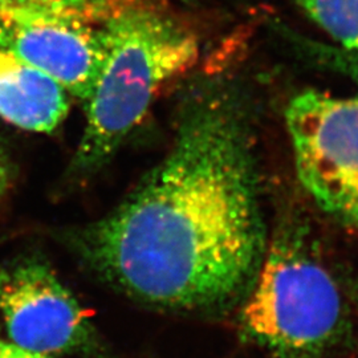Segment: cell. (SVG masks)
Masks as SVG:
<instances>
[{
	"label": "cell",
	"mask_w": 358,
	"mask_h": 358,
	"mask_svg": "<svg viewBox=\"0 0 358 358\" xmlns=\"http://www.w3.org/2000/svg\"><path fill=\"white\" fill-rule=\"evenodd\" d=\"M321 52L331 60L329 64L343 71L358 87V51H346L336 47L327 51L324 47Z\"/></svg>",
	"instance_id": "cell-10"
},
{
	"label": "cell",
	"mask_w": 358,
	"mask_h": 358,
	"mask_svg": "<svg viewBox=\"0 0 358 358\" xmlns=\"http://www.w3.org/2000/svg\"><path fill=\"white\" fill-rule=\"evenodd\" d=\"M108 0H0V8H26L100 16Z\"/></svg>",
	"instance_id": "cell-9"
},
{
	"label": "cell",
	"mask_w": 358,
	"mask_h": 358,
	"mask_svg": "<svg viewBox=\"0 0 358 358\" xmlns=\"http://www.w3.org/2000/svg\"><path fill=\"white\" fill-rule=\"evenodd\" d=\"M0 51L38 68L85 103L103 62L99 16L0 8Z\"/></svg>",
	"instance_id": "cell-6"
},
{
	"label": "cell",
	"mask_w": 358,
	"mask_h": 358,
	"mask_svg": "<svg viewBox=\"0 0 358 358\" xmlns=\"http://www.w3.org/2000/svg\"><path fill=\"white\" fill-rule=\"evenodd\" d=\"M0 358H55L53 356L40 355L35 352H29L26 349L17 348L10 343L0 341Z\"/></svg>",
	"instance_id": "cell-11"
},
{
	"label": "cell",
	"mask_w": 358,
	"mask_h": 358,
	"mask_svg": "<svg viewBox=\"0 0 358 358\" xmlns=\"http://www.w3.org/2000/svg\"><path fill=\"white\" fill-rule=\"evenodd\" d=\"M287 130L301 185L345 217L358 206V99L307 90L289 103Z\"/></svg>",
	"instance_id": "cell-4"
},
{
	"label": "cell",
	"mask_w": 358,
	"mask_h": 358,
	"mask_svg": "<svg viewBox=\"0 0 358 358\" xmlns=\"http://www.w3.org/2000/svg\"><path fill=\"white\" fill-rule=\"evenodd\" d=\"M4 189H6V183H0V199H1V195L4 192Z\"/></svg>",
	"instance_id": "cell-14"
},
{
	"label": "cell",
	"mask_w": 358,
	"mask_h": 358,
	"mask_svg": "<svg viewBox=\"0 0 358 358\" xmlns=\"http://www.w3.org/2000/svg\"><path fill=\"white\" fill-rule=\"evenodd\" d=\"M103 62L85 108L72 173L87 176L113 157L155 96L199 56L196 35L149 0H108L99 16Z\"/></svg>",
	"instance_id": "cell-2"
},
{
	"label": "cell",
	"mask_w": 358,
	"mask_h": 358,
	"mask_svg": "<svg viewBox=\"0 0 358 358\" xmlns=\"http://www.w3.org/2000/svg\"><path fill=\"white\" fill-rule=\"evenodd\" d=\"M68 110V92L57 81L0 51V118L23 130L50 133Z\"/></svg>",
	"instance_id": "cell-7"
},
{
	"label": "cell",
	"mask_w": 358,
	"mask_h": 358,
	"mask_svg": "<svg viewBox=\"0 0 358 358\" xmlns=\"http://www.w3.org/2000/svg\"><path fill=\"white\" fill-rule=\"evenodd\" d=\"M255 173L239 108L207 94L185 110L165 158L108 215L76 231L73 247L145 304L227 301L255 279L267 250Z\"/></svg>",
	"instance_id": "cell-1"
},
{
	"label": "cell",
	"mask_w": 358,
	"mask_h": 358,
	"mask_svg": "<svg viewBox=\"0 0 358 358\" xmlns=\"http://www.w3.org/2000/svg\"><path fill=\"white\" fill-rule=\"evenodd\" d=\"M334 40L338 48L358 51V0H292Z\"/></svg>",
	"instance_id": "cell-8"
},
{
	"label": "cell",
	"mask_w": 358,
	"mask_h": 358,
	"mask_svg": "<svg viewBox=\"0 0 358 358\" xmlns=\"http://www.w3.org/2000/svg\"><path fill=\"white\" fill-rule=\"evenodd\" d=\"M344 219L346 220H349V222H352V223H356L358 226V206L357 207H355L348 215H346Z\"/></svg>",
	"instance_id": "cell-13"
},
{
	"label": "cell",
	"mask_w": 358,
	"mask_h": 358,
	"mask_svg": "<svg viewBox=\"0 0 358 358\" xmlns=\"http://www.w3.org/2000/svg\"><path fill=\"white\" fill-rule=\"evenodd\" d=\"M243 308L244 327L282 358H316L343 322L338 287L303 238L282 234L266 250Z\"/></svg>",
	"instance_id": "cell-3"
},
{
	"label": "cell",
	"mask_w": 358,
	"mask_h": 358,
	"mask_svg": "<svg viewBox=\"0 0 358 358\" xmlns=\"http://www.w3.org/2000/svg\"><path fill=\"white\" fill-rule=\"evenodd\" d=\"M0 320L10 344L40 355L88 353L97 343L88 313L38 257L0 267Z\"/></svg>",
	"instance_id": "cell-5"
},
{
	"label": "cell",
	"mask_w": 358,
	"mask_h": 358,
	"mask_svg": "<svg viewBox=\"0 0 358 358\" xmlns=\"http://www.w3.org/2000/svg\"><path fill=\"white\" fill-rule=\"evenodd\" d=\"M0 183H7V169L1 154H0Z\"/></svg>",
	"instance_id": "cell-12"
}]
</instances>
